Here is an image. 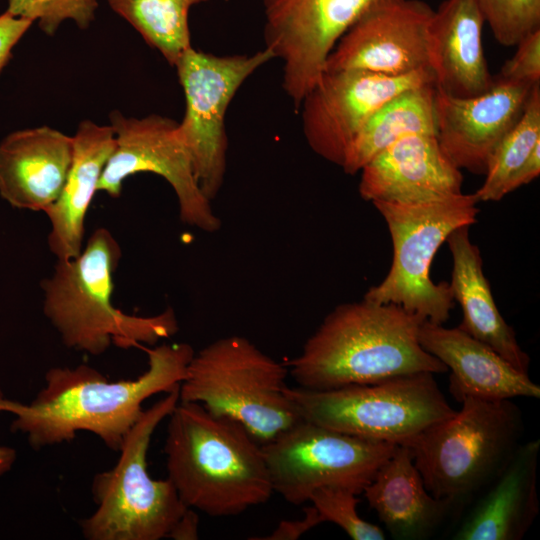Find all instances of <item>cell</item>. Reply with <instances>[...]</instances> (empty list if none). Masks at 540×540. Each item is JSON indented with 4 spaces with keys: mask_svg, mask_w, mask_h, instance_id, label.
<instances>
[{
    "mask_svg": "<svg viewBox=\"0 0 540 540\" xmlns=\"http://www.w3.org/2000/svg\"><path fill=\"white\" fill-rule=\"evenodd\" d=\"M418 337L423 349L451 371L449 389L458 402L466 397L487 400L540 398V387L528 374L459 327L447 328L424 320Z\"/></svg>",
    "mask_w": 540,
    "mask_h": 540,
    "instance_id": "19",
    "label": "cell"
},
{
    "mask_svg": "<svg viewBox=\"0 0 540 540\" xmlns=\"http://www.w3.org/2000/svg\"><path fill=\"white\" fill-rule=\"evenodd\" d=\"M391 536L430 537L454 508L425 487L408 446L397 444L362 492Z\"/></svg>",
    "mask_w": 540,
    "mask_h": 540,
    "instance_id": "22",
    "label": "cell"
},
{
    "mask_svg": "<svg viewBox=\"0 0 540 540\" xmlns=\"http://www.w3.org/2000/svg\"><path fill=\"white\" fill-rule=\"evenodd\" d=\"M540 144V83L533 86L523 113L493 152L481 187L474 193L478 202L499 201Z\"/></svg>",
    "mask_w": 540,
    "mask_h": 540,
    "instance_id": "27",
    "label": "cell"
},
{
    "mask_svg": "<svg viewBox=\"0 0 540 540\" xmlns=\"http://www.w3.org/2000/svg\"><path fill=\"white\" fill-rule=\"evenodd\" d=\"M16 459V452L13 448L0 446V476L11 469Z\"/></svg>",
    "mask_w": 540,
    "mask_h": 540,
    "instance_id": "36",
    "label": "cell"
},
{
    "mask_svg": "<svg viewBox=\"0 0 540 540\" xmlns=\"http://www.w3.org/2000/svg\"><path fill=\"white\" fill-rule=\"evenodd\" d=\"M121 257L112 233L97 228L78 256L57 260L52 275L43 279V313L67 347L97 356L111 344L123 349L154 345L178 331L172 308L137 316L113 305V274Z\"/></svg>",
    "mask_w": 540,
    "mask_h": 540,
    "instance_id": "4",
    "label": "cell"
},
{
    "mask_svg": "<svg viewBox=\"0 0 540 540\" xmlns=\"http://www.w3.org/2000/svg\"><path fill=\"white\" fill-rule=\"evenodd\" d=\"M359 493L345 486H324L312 492L309 502L323 522L339 526L353 540H383V530L358 515Z\"/></svg>",
    "mask_w": 540,
    "mask_h": 540,
    "instance_id": "28",
    "label": "cell"
},
{
    "mask_svg": "<svg viewBox=\"0 0 540 540\" xmlns=\"http://www.w3.org/2000/svg\"><path fill=\"white\" fill-rule=\"evenodd\" d=\"M396 445L301 419L261 447L273 491L301 505L324 486H345L361 494Z\"/></svg>",
    "mask_w": 540,
    "mask_h": 540,
    "instance_id": "10",
    "label": "cell"
},
{
    "mask_svg": "<svg viewBox=\"0 0 540 540\" xmlns=\"http://www.w3.org/2000/svg\"><path fill=\"white\" fill-rule=\"evenodd\" d=\"M323 523L317 509L311 504L304 507V516L298 520H283L267 536L251 537L255 540H297L307 531Z\"/></svg>",
    "mask_w": 540,
    "mask_h": 540,
    "instance_id": "33",
    "label": "cell"
},
{
    "mask_svg": "<svg viewBox=\"0 0 540 540\" xmlns=\"http://www.w3.org/2000/svg\"><path fill=\"white\" fill-rule=\"evenodd\" d=\"M168 418L167 478L187 507L234 516L271 498L261 444L242 424L197 402L179 401Z\"/></svg>",
    "mask_w": 540,
    "mask_h": 540,
    "instance_id": "3",
    "label": "cell"
},
{
    "mask_svg": "<svg viewBox=\"0 0 540 540\" xmlns=\"http://www.w3.org/2000/svg\"><path fill=\"white\" fill-rule=\"evenodd\" d=\"M146 352L147 370L133 380L110 381L86 364L52 367L30 403L0 393V412L15 415L11 430L25 434L33 449L70 442L79 431H87L119 452L146 399L178 388L194 355L187 343L161 344Z\"/></svg>",
    "mask_w": 540,
    "mask_h": 540,
    "instance_id": "1",
    "label": "cell"
},
{
    "mask_svg": "<svg viewBox=\"0 0 540 540\" xmlns=\"http://www.w3.org/2000/svg\"><path fill=\"white\" fill-rule=\"evenodd\" d=\"M285 393L303 420L393 444H407L456 411L430 372L328 390L287 387Z\"/></svg>",
    "mask_w": 540,
    "mask_h": 540,
    "instance_id": "9",
    "label": "cell"
},
{
    "mask_svg": "<svg viewBox=\"0 0 540 540\" xmlns=\"http://www.w3.org/2000/svg\"><path fill=\"white\" fill-rule=\"evenodd\" d=\"M132 25L148 45L175 66L191 46L188 16L191 7L208 0H106Z\"/></svg>",
    "mask_w": 540,
    "mask_h": 540,
    "instance_id": "26",
    "label": "cell"
},
{
    "mask_svg": "<svg viewBox=\"0 0 540 540\" xmlns=\"http://www.w3.org/2000/svg\"><path fill=\"white\" fill-rule=\"evenodd\" d=\"M109 119L115 147L97 191L118 198L127 177L141 172L154 173L174 190L183 223L209 233L219 230L221 220L199 187L178 122L157 114L126 117L119 111H113Z\"/></svg>",
    "mask_w": 540,
    "mask_h": 540,
    "instance_id": "12",
    "label": "cell"
},
{
    "mask_svg": "<svg viewBox=\"0 0 540 540\" xmlns=\"http://www.w3.org/2000/svg\"><path fill=\"white\" fill-rule=\"evenodd\" d=\"M428 84L435 85L430 70L401 76L324 72L298 108L304 137L313 152L341 167L350 144L376 110L399 93Z\"/></svg>",
    "mask_w": 540,
    "mask_h": 540,
    "instance_id": "14",
    "label": "cell"
},
{
    "mask_svg": "<svg viewBox=\"0 0 540 540\" xmlns=\"http://www.w3.org/2000/svg\"><path fill=\"white\" fill-rule=\"evenodd\" d=\"M435 85L408 89L376 110L350 144L341 168L354 175L375 155L413 134L436 135Z\"/></svg>",
    "mask_w": 540,
    "mask_h": 540,
    "instance_id": "25",
    "label": "cell"
},
{
    "mask_svg": "<svg viewBox=\"0 0 540 540\" xmlns=\"http://www.w3.org/2000/svg\"><path fill=\"white\" fill-rule=\"evenodd\" d=\"M515 54L502 66L498 77L518 83H540V29L524 37Z\"/></svg>",
    "mask_w": 540,
    "mask_h": 540,
    "instance_id": "31",
    "label": "cell"
},
{
    "mask_svg": "<svg viewBox=\"0 0 540 540\" xmlns=\"http://www.w3.org/2000/svg\"><path fill=\"white\" fill-rule=\"evenodd\" d=\"M72 137L73 159L64 187L45 212L50 222L48 246L57 260L71 259L81 253L86 214L115 147L110 124L84 120Z\"/></svg>",
    "mask_w": 540,
    "mask_h": 540,
    "instance_id": "23",
    "label": "cell"
},
{
    "mask_svg": "<svg viewBox=\"0 0 540 540\" xmlns=\"http://www.w3.org/2000/svg\"><path fill=\"white\" fill-rule=\"evenodd\" d=\"M540 173V144H538L530 154L527 162L517 174L511 184V191L519 188L522 185L530 183L537 178Z\"/></svg>",
    "mask_w": 540,
    "mask_h": 540,
    "instance_id": "35",
    "label": "cell"
},
{
    "mask_svg": "<svg viewBox=\"0 0 540 540\" xmlns=\"http://www.w3.org/2000/svg\"><path fill=\"white\" fill-rule=\"evenodd\" d=\"M199 538V516L196 510L188 508L174 532L173 540H196Z\"/></svg>",
    "mask_w": 540,
    "mask_h": 540,
    "instance_id": "34",
    "label": "cell"
},
{
    "mask_svg": "<svg viewBox=\"0 0 540 540\" xmlns=\"http://www.w3.org/2000/svg\"><path fill=\"white\" fill-rule=\"evenodd\" d=\"M424 320L402 307L363 298L335 307L287 366L299 387L328 390L407 374L447 372L423 349Z\"/></svg>",
    "mask_w": 540,
    "mask_h": 540,
    "instance_id": "2",
    "label": "cell"
},
{
    "mask_svg": "<svg viewBox=\"0 0 540 540\" xmlns=\"http://www.w3.org/2000/svg\"><path fill=\"white\" fill-rule=\"evenodd\" d=\"M483 15L476 0H444L430 22L435 87L454 97L487 91L494 82L484 56Z\"/></svg>",
    "mask_w": 540,
    "mask_h": 540,
    "instance_id": "21",
    "label": "cell"
},
{
    "mask_svg": "<svg viewBox=\"0 0 540 540\" xmlns=\"http://www.w3.org/2000/svg\"><path fill=\"white\" fill-rule=\"evenodd\" d=\"M469 227H458L446 239L453 259L449 284L463 314L458 327L528 374L530 358L497 308L479 248L469 238Z\"/></svg>",
    "mask_w": 540,
    "mask_h": 540,
    "instance_id": "24",
    "label": "cell"
},
{
    "mask_svg": "<svg viewBox=\"0 0 540 540\" xmlns=\"http://www.w3.org/2000/svg\"><path fill=\"white\" fill-rule=\"evenodd\" d=\"M73 137L49 126L14 131L0 142V195L19 209L46 212L73 159Z\"/></svg>",
    "mask_w": 540,
    "mask_h": 540,
    "instance_id": "18",
    "label": "cell"
},
{
    "mask_svg": "<svg viewBox=\"0 0 540 540\" xmlns=\"http://www.w3.org/2000/svg\"><path fill=\"white\" fill-rule=\"evenodd\" d=\"M540 440L519 444L465 516L452 539L520 540L539 512L536 489Z\"/></svg>",
    "mask_w": 540,
    "mask_h": 540,
    "instance_id": "20",
    "label": "cell"
},
{
    "mask_svg": "<svg viewBox=\"0 0 540 540\" xmlns=\"http://www.w3.org/2000/svg\"><path fill=\"white\" fill-rule=\"evenodd\" d=\"M360 172L359 194L371 202L420 203L462 193L461 170L442 151L436 135L405 136Z\"/></svg>",
    "mask_w": 540,
    "mask_h": 540,
    "instance_id": "17",
    "label": "cell"
},
{
    "mask_svg": "<svg viewBox=\"0 0 540 540\" xmlns=\"http://www.w3.org/2000/svg\"><path fill=\"white\" fill-rule=\"evenodd\" d=\"M288 374L246 337L226 336L194 352L179 401L239 422L264 444L301 420L285 393Z\"/></svg>",
    "mask_w": 540,
    "mask_h": 540,
    "instance_id": "6",
    "label": "cell"
},
{
    "mask_svg": "<svg viewBox=\"0 0 540 540\" xmlns=\"http://www.w3.org/2000/svg\"><path fill=\"white\" fill-rule=\"evenodd\" d=\"M494 38L503 46H516L540 29V0H476Z\"/></svg>",
    "mask_w": 540,
    "mask_h": 540,
    "instance_id": "29",
    "label": "cell"
},
{
    "mask_svg": "<svg viewBox=\"0 0 540 540\" xmlns=\"http://www.w3.org/2000/svg\"><path fill=\"white\" fill-rule=\"evenodd\" d=\"M392 1L262 0L265 48L282 61V86L296 111L339 39L366 13Z\"/></svg>",
    "mask_w": 540,
    "mask_h": 540,
    "instance_id": "13",
    "label": "cell"
},
{
    "mask_svg": "<svg viewBox=\"0 0 540 540\" xmlns=\"http://www.w3.org/2000/svg\"><path fill=\"white\" fill-rule=\"evenodd\" d=\"M385 219L393 244L388 274L364 299L392 303L423 320L444 324L454 307L450 284L430 278L433 258L449 234L471 226L480 209L475 194L460 193L420 203L372 202Z\"/></svg>",
    "mask_w": 540,
    "mask_h": 540,
    "instance_id": "8",
    "label": "cell"
},
{
    "mask_svg": "<svg viewBox=\"0 0 540 540\" xmlns=\"http://www.w3.org/2000/svg\"><path fill=\"white\" fill-rule=\"evenodd\" d=\"M533 86L497 76L487 91L468 98L435 87L436 138L450 161L460 170L485 175L496 147L521 117Z\"/></svg>",
    "mask_w": 540,
    "mask_h": 540,
    "instance_id": "16",
    "label": "cell"
},
{
    "mask_svg": "<svg viewBox=\"0 0 540 540\" xmlns=\"http://www.w3.org/2000/svg\"><path fill=\"white\" fill-rule=\"evenodd\" d=\"M179 402V387L145 409L126 435L115 466L97 473L91 492L96 509L80 521L88 540H160L188 510L170 479H153L147 469L152 435Z\"/></svg>",
    "mask_w": 540,
    "mask_h": 540,
    "instance_id": "7",
    "label": "cell"
},
{
    "mask_svg": "<svg viewBox=\"0 0 540 540\" xmlns=\"http://www.w3.org/2000/svg\"><path fill=\"white\" fill-rule=\"evenodd\" d=\"M264 47L246 55L217 56L187 49L176 65L185 96V114L179 131L191 156L195 176L212 201L220 191L226 171L225 115L243 82L273 60Z\"/></svg>",
    "mask_w": 540,
    "mask_h": 540,
    "instance_id": "11",
    "label": "cell"
},
{
    "mask_svg": "<svg viewBox=\"0 0 540 540\" xmlns=\"http://www.w3.org/2000/svg\"><path fill=\"white\" fill-rule=\"evenodd\" d=\"M97 6V0H9L7 11L37 21L44 33L53 36L67 20L87 29L95 19Z\"/></svg>",
    "mask_w": 540,
    "mask_h": 540,
    "instance_id": "30",
    "label": "cell"
},
{
    "mask_svg": "<svg viewBox=\"0 0 540 540\" xmlns=\"http://www.w3.org/2000/svg\"><path fill=\"white\" fill-rule=\"evenodd\" d=\"M460 402V410L404 444L427 490L454 509L494 480L523 432L521 411L511 399Z\"/></svg>",
    "mask_w": 540,
    "mask_h": 540,
    "instance_id": "5",
    "label": "cell"
},
{
    "mask_svg": "<svg viewBox=\"0 0 540 540\" xmlns=\"http://www.w3.org/2000/svg\"><path fill=\"white\" fill-rule=\"evenodd\" d=\"M433 12L421 0H395L372 9L339 39L324 72L361 70L387 76L433 72Z\"/></svg>",
    "mask_w": 540,
    "mask_h": 540,
    "instance_id": "15",
    "label": "cell"
},
{
    "mask_svg": "<svg viewBox=\"0 0 540 540\" xmlns=\"http://www.w3.org/2000/svg\"><path fill=\"white\" fill-rule=\"evenodd\" d=\"M33 21L14 16L6 10L0 15V74L12 58V50Z\"/></svg>",
    "mask_w": 540,
    "mask_h": 540,
    "instance_id": "32",
    "label": "cell"
}]
</instances>
